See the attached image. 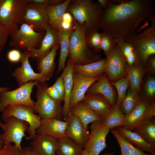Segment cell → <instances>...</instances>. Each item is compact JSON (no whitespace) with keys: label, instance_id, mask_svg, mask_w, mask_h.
I'll return each mask as SVG.
<instances>
[{"label":"cell","instance_id":"cell-1","mask_svg":"<svg viewBox=\"0 0 155 155\" xmlns=\"http://www.w3.org/2000/svg\"><path fill=\"white\" fill-rule=\"evenodd\" d=\"M99 28L109 33L117 41L125 40L146 19L155 20L154 1L131 0L119 4L110 0L104 10Z\"/></svg>","mask_w":155,"mask_h":155},{"label":"cell","instance_id":"cell-2","mask_svg":"<svg viewBox=\"0 0 155 155\" xmlns=\"http://www.w3.org/2000/svg\"><path fill=\"white\" fill-rule=\"evenodd\" d=\"M74 29L71 33L69 39L68 59L74 65H84L99 61V55L91 51L86 41V26L74 19Z\"/></svg>","mask_w":155,"mask_h":155},{"label":"cell","instance_id":"cell-3","mask_svg":"<svg viewBox=\"0 0 155 155\" xmlns=\"http://www.w3.org/2000/svg\"><path fill=\"white\" fill-rule=\"evenodd\" d=\"M104 10L98 3L92 0H71L66 12L70 13L74 19L85 26L87 33L99 29Z\"/></svg>","mask_w":155,"mask_h":155},{"label":"cell","instance_id":"cell-4","mask_svg":"<svg viewBox=\"0 0 155 155\" xmlns=\"http://www.w3.org/2000/svg\"><path fill=\"white\" fill-rule=\"evenodd\" d=\"M151 25L140 33L128 35L125 41L133 47L140 65L144 66L149 57L155 54V20Z\"/></svg>","mask_w":155,"mask_h":155},{"label":"cell","instance_id":"cell-5","mask_svg":"<svg viewBox=\"0 0 155 155\" xmlns=\"http://www.w3.org/2000/svg\"><path fill=\"white\" fill-rule=\"evenodd\" d=\"M36 86V101L33 108L34 113H38L41 119L55 118L60 119L63 115V101L55 100L47 94L46 89L49 86L46 82H39Z\"/></svg>","mask_w":155,"mask_h":155},{"label":"cell","instance_id":"cell-6","mask_svg":"<svg viewBox=\"0 0 155 155\" xmlns=\"http://www.w3.org/2000/svg\"><path fill=\"white\" fill-rule=\"evenodd\" d=\"M45 34V31L37 32L26 24L23 23L20 28L10 35L9 45L24 51L37 49Z\"/></svg>","mask_w":155,"mask_h":155},{"label":"cell","instance_id":"cell-7","mask_svg":"<svg viewBox=\"0 0 155 155\" xmlns=\"http://www.w3.org/2000/svg\"><path fill=\"white\" fill-rule=\"evenodd\" d=\"M38 82L37 81H30L15 90L0 93V112H3L9 105H21L33 109L35 102L31 95L33 88Z\"/></svg>","mask_w":155,"mask_h":155},{"label":"cell","instance_id":"cell-8","mask_svg":"<svg viewBox=\"0 0 155 155\" xmlns=\"http://www.w3.org/2000/svg\"><path fill=\"white\" fill-rule=\"evenodd\" d=\"M35 113L31 108L21 105H9L3 112L1 119L4 121L13 116L26 122L29 125L27 131L29 135L28 140L33 139L36 135V130L40 127L41 119L38 115Z\"/></svg>","mask_w":155,"mask_h":155},{"label":"cell","instance_id":"cell-9","mask_svg":"<svg viewBox=\"0 0 155 155\" xmlns=\"http://www.w3.org/2000/svg\"><path fill=\"white\" fill-rule=\"evenodd\" d=\"M2 123L0 127L3 133L0 135V138L3 145L13 143L14 145L22 149L21 143L24 137L27 140L28 137L26 136L29 125L26 122L14 117H10Z\"/></svg>","mask_w":155,"mask_h":155},{"label":"cell","instance_id":"cell-10","mask_svg":"<svg viewBox=\"0 0 155 155\" xmlns=\"http://www.w3.org/2000/svg\"><path fill=\"white\" fill-rule=\"evenodd\" d=\"M26 0H0V23L7 26L21 25Z\"/></svg>","mask_w":155,"mask_h":155},{"label":"cell","instance_id":"cell-11","mask_svg":"<svg viewBox=\"0 0 155 155\" xmlns=\"http://www.w3.org/2000/svg\"><path fill=\"white\" fill-rule=\"evenodd\" d=\"M90 132L84 148L90 155H99L107 146L106 137L110 129L101 121L91 123Z\"/></svg>","mask_w":155,"mask_h":155},{"label":"cell","instance_id":"cell-12","mask_svg":"<svg viewBox=\"0 0 155 155\" xmlns=\"http://www.w3.org/2000/svg\"><path fill=\"white\" fill-rule=\"evenodd\" d=\"M26 7L23 18V22L37 32L45 31L49 24L46 6L26 0Z\"/></svg>","mask_w":155,"mask_h":155},{"label":"cell","instance_id":"cell-13","mask_svg":"<svg viewBox=\"0 0 155 155\" xmlns=\"http://www.w3.org/2000/svg\"><path fill=\"white\" fill-rule=\"evenodd\" d=\"M125 59L117 45L106 56L104 72L111 83L127 76Z\"/></svg>","mask_w":155,"mask_h":155},{"label":"cell","instance_id":"cell-14","mask_svg":"<svg viewBox=\"0 0 155 155\" xmlns=\"http://www.w3.org/2000/svg\"><path fill=\"white\" fill-rule=\"evenodd\" d=\"M29 51L23 52L20 60L21 66L16 68L11 74L19 87L30 81L44 83L49 80L41 73L34 72L29 63Z\"/></svg>","mask_w":155,"mask_h":155},{"label":"cell","instance_id":"cell-15","mask_svg":"<svg viewBox=\"0 0 155 155\" xmlns=\"http://www.w3.org/2000/svg\"><path fill=\"white\" fill-rule=\"evenodd\" d=\"M45 34L39 49H33L29 52V58L36 59L38 63L51 51L53 47L59 44V32L48 24L45 28Z\"/></svg>","mask_w":155,"mask_h":155},{"label":"cell","instance_id":"cell-16","mask_svg":"<svg viewBox=\"0 0 155 155\" xmlns=\"http://www.w3.org/2000/svg\"><path fill=\"white\" fill-rule=\"evenodd\" d=\"M99 78H88L73 71V85L71 95L70 109L73 106L82 101L88 89Z\"/></svg>","mask_w":155,"mask_h":155},{"label":"cell","instance_id":"cell-17","mask_svg":"<svg viewBox=\"0 0 155 155\" xmlns=\"http://www.w3.org/2000/svg\"><path fill=\"white\" fill-rule=\"evenodd\" d=\"M68 127L67 121H62L55 118L42 119L40 126L36 132L59 139L66 137L65 133Z\"/></svg>","mask_w":155,"mask_h":155},{"label":"cell","instance_id":"cell-18","mask_svg":"<svg viewBox=\"0 0 155 155\" xmlns=\"http://www.w3.org/2000/svg\"><path fill=\"white\" fill-rule=\"evenodd\" d=\"M65 121H67L68 125L65 133L66 136L74 140L84 148L89 134V131L85 129L80 119L70 113Z\"/></svg>","mask_w":155,"mask_h":155},{"label":"cell","instance_id":"cell-19","mask_svg":"<svg viewBox=\"0 0 155 155\" xmlns=\"http://www.w3.org/2000/svg\"><path fill=\"white\" fill-rule=\"evenodd\" d=\"M100 94L109 101L112 107L116 104L117 100L112 85L106 74L104 72L96 82L92 84L86 94Z\"/></svg>","mask_w":155,"mask_h":155},{"label":"cell","instance_id":"cell-20","mask_svg":"<svg viewBox=\"0 0 155 155\" xmlns=\"http://www.w3.org/2000/svg\"><path fill=\"white\" fill-rule=\"evenodd\" d=\"M74 64L68 59L67 65L61 75L62 78L65 89L64 103L63 106V116L65 120L69 113L71 95L73 85Z\"/></svg>","mask_w":155,"mask_h":155},{"label":"cell","instance_id":"cell-21","mask_svg":"<svg viewBox=\"0 0 155 155\" xmlns=\"http://www.w3.org/2000/svg\"><path fill=\"white\" fill-rule=\"evenodd\" d=\"M57 140L46 134L36 133L30 144L31 147L40 155H56Z\"/></svg>","mask_w":155,"mask_h":155},{"label":"cell","instance_id":"cell-22","mask_svg":"<svg viewBox=\"0 0 155 155\" xmlns=\"http://www.w3.org/2000/svg\"><path fill=\"white\" fill-rule=\"evenodd\" d=\"M151 102L141 100L133 110L125 115L122 126L126 130L131 131L134 130L141 123L145 111Z\"/></svg>","mask_w":155,"mask_h":155},{"label":"cell","instance_id":"cell-23","mask_svg":"<svg viewBox=\"0 0 155 155\" xmlns=\"http://www.w3.org/2000/svg\"><path fill=\"white\" fill-rule=\"evenodd\" d=\"M82 101L101 118L112 108L108 100L98 93L86 94Z\"/></svg>","mask_w":155,"mask_h":155},{"label":"cell","instance_id":"cell-24","mask_svg":"<svg viewBox=\"0 0 155 155\" xmlns=\"http://www.w3.org/2000/svg\"><path fill=\"white\" fill-rule=\"evenodd\" d=\"M69 113L77 117L87 130L88 125L92 122L100 120L101 117L95 113L82 101L73 106L70 109Z\"/></svg>","mask_w":155,"mask_h":155},{"label":"cell","instance_id":"cell-25","mask_svg":"<svg viewBox=\"0 0 155 155\" xmlns=\"http://www.w3.org/2000/svg\"><path fill=\"white\" fill-rule=\"evenodd\" d=\"M106 58L84 65H74L73 71L89 78H99L104 72Z\"/></svg>","mask_w":155,"mask_h":155},{"label":"cell","instance_id":"cell-26","mask_svg":"<svg viewBox=\"0 0 155 155\" xmlns=\"http://www.w3.org/2000/svg\"><path fill=\"white\" fill-rule=\"evenodd\" d=\"M59 47V44L54 45L50 52L38 63V71L49 79L53 75L55 67V60Z\"/></svg>","mask_w":155,"mask_h":155},{"label":"cell","instance_id":"cell-27","mask_svg":"<svg viewBox=\"0 0 155 155\" xmlns=\"http://www.w3.org/2000/svg\"><path fill=\"white\" fill-rule=\"evenodd\" d=\"M114 129L125 139L142 151L151 154L155 150L153 149L150 145L136 133L125 129L122 126L115 127Z\"/></svg>","mask_w":155,"mask_h":155},{"label":"cell","instance_id":"cell-28","mask_svg":"<svg viewBox=\"0 0 155 155\" xmlns=\"http://www.w3.org/2000/svg\"><path fill=\"white\" fill-rule=\"evenodd\" d=\"M71 0H65L62 4L57 5H47L46 10L48 23L53 28L59 31L63 15L66 12L68 5Z\"/></svg>","mask_w":155,"mask_h":155},{"label":"cell","instance_id":"cell-29","mask_svg":"<svg viewBox=\"0 0 155 155\" xmlns=\"http://www.w3.org/2000/svg\"><path fill=\"white\" fill-rule=\"evenodd\" d=\"M84 148L72 139L65 137L58 139L56 155H81Z\"/></svg>","mask_w":155,"mask_h":155},{"label":"cell","instance_id":"cell-30","mask_svg":"<svg viewBox=\"0 0 155 155\" xmlns=\"http://www.w3.org/2000/svg\"><path fill=\"white\" fill-rule=\"evenodd\" d=\"M133 132L148 144L151 148L155 150V117L146 123L140 124Z\"/></svg>","mask_w":155,"mask_h":155},{"label":"cell","instance_id":"cell-31","mask_svg":"<svg viewBox=\"0 0 155 155\" xmlns=\"http://www.w3.org/2000/svg\"><path fill=\"white\" fill-rule=\"evenodd\" d=\"M71 31L62 30L59 31L60 51L56 74L59 73L65 67L66 61L69 55V39Z\"/></svg>","mask_w":155,"mask_h":155},{"label":"cell","instance_id":"cell-32","mask_svg":"<svg viewBox=\"0 0 155 155\" xmlns=\"http://www.w3.org/2000/svg\"><path fill=\"white\" fill-rule=\"evenodd\" d=\"M125 69L129 81V86L139 93L142 80L146 72L144 66L139 65L130 67L126 64Z\"/></svg>","mask_w":155,"mask_h":155},{"label":"cell","instance_id":"cell-33","mask_svg":"<svg viewBox=\"0 0 155 155\" xmlns=\"http://www.w3.org/2000/svg\"><path fill=\"white\" fill-rule=\"evenodd\" d=\"M125 115L120 109V106L115 105L110 110L101 118V121L106 126L110 129L122 126Z\"/></svg>","mask_w":155,"mask_h":155},{"label":"cell","instance_id":"cell-34","mask_svg":"<svg viewBox=\"0 0 155 155\" xmlns=\"http://www.w3.org/2000/svg\"><path fill=\"white\" fill-rule=\"evenodd\" d=\"M139 93L136 90L129 86L126 95L120 106V109L124 115H125L130 112L139 103L141 100Z\"/></svg>","mask_w":155,"mask_h":155},{"label":"cell","instance_id":"cell-35","mask_svg":"<svg viewBox=\"0 0 155 155\" xmlns=\"http://www.w3.org/2000/svg\"><path fill=\"white\" fill-rule=\"evenodd\" d=\"M111 132L116 138L120 146L121 151L120 155H151L140 150L123 138L115 129Z\"/></svg>","mask_w":155,"mask_h":155},{"label":"cell","instance_id":"cell-36","mask_svg":"<svg viewBox=\"0 0 155 155\" xmlns=\"http://www.w3.org/2000/svg\"><path fill=\"white\" fill-rule=\"evenodd\" d=\"M118 47L124 57L127 64L130 67L140 65L133 47L125 40L117 41Z\"/></svg>","mask_w":155,"mask_h":155},{"label":"cell","instance_id":"cell-37","mask_svg":"<svg viewBox=\"0 0 155 155\" xmlns=\"http://www.w3.org/2000/svg\"><path fill=\"white\" fill-rule=\"evenodd\" d=\"M111 84L116 88L117 91V99L115 105L121 106V103L126 95L127 89L129 86L130 83L128 77L127 75L114 82L111 83Z\"/></svg>","mask_w":155,"mask_h":155},{"label":"cell","instance_id":"cell-38","mask_svg":"<svg viewBox=\"0 0 155 155\" xmlns=\"http://www.w3.org/2000/svg\"><path fill=\"white\" fill-rule=\"evenodd\" d=\"M99 29H95L86 33V41L90 49L97 53L101 50L100 46L101 35L98 32Z\"/></svg>","mask_w":155,"mask_h":155},{"label":"cell","instance_id":"cell-39","mask_svg":"<svg viewBox=\"0 0 155 155\" xmlns=\"http://www.w3.org/2000/svg\"><path fill=\"white\" fill-rule=\"evenodd\" d=\"M100 33L101 35V49L103 50L107 56L111 50L117 45V41L106 31L102 30Z\"/></svg>","mask_w":155,"mask_h":155},{"label":"cell","instance_id":"cell-40","mask_svg":"<svg viewBox=\"0 0 155 155\" xmlns=\"http://www.w3.org/2000/svg\"><path fill=\"white\" fill-rule=\"evenodd\" d=\"M143 93L140 97L141 100H144L150 102L155 101V78L151 76L146 80L144 84Z\"/></svg>","mask_w":155,"mask_h":155},{"label":"cell","instance_id":"cell-41","mask_svg":"<svg viewBox=\"0 0 155 155\" xmlns=\"http://www.w3.org/2000/svg\"><path fill=\"white\" fill-rule=\"evenodd\" d=\"M19 28L18 25L7 26L0 23V52L5 47L9 36Z\"/></svg>","mask_w":155,"mask_h":155},{"label":"cell","instance_id":"cell-42","mask_svg":"<svg viewBox=\"0 0 155 155\" xmlns=\"http://www.w3.org/2000/svg\"><path fill=\"white\" fill-rule=\"evenodd\" d=\"M22 149L11 143L5 144L0 150V155H20Z\"/></svg>","mask_w":155,"mask_h":155},{"label":"cell","instance_id":"cell-43","mask_svg":"<svg viewBox=\"0 0 155 155\" xmlns=\"http://www.w3.org/2000/svg\"><path fill=\"white\" fill-rule=\"evenodd\" d=\"M155 116V101H154L151 102L147 107L140 124L146 123Z\"/></svg>","mask_w":155,"mask_h":155},{"label":"cell","instance_id":"cell-44","mask_svg":"<svg viewBox=\"0 0 155 155\" xmlns=\"http://www.w3.org/2000/svg\"><path fill=\"white\" fill-rule=\"evenodd\" d=\"M146 72L155 73V55L149 56L144 66Z\"/></svg>","mask_w":155,"mask_h":155},{"label":"cell","instance_id":"cell-45","mask_svg":"<svg viewBox=\"0 0 155 155\" xmlns=\"http://www.w3.org/2000/svg\"><path fill=\"white\" fill-rule=\"evenodd\" d=\"M22 54L17 49H13L8 52L7 57L8 60L12 63H17L20 61Z\"/></svg>","mask_w":155,"mask_h":155},{"label":"cell","instance_id":"cell-46","mask_svg":"<svg viewBox=\"0 0 155 155\" xmlns=\"http://www.w3.org/2000/svg\"><path fill=\"white\" fill-rule=\"evenodd\" d=\"M53 85L57 90L59 94L60 100L62 101H64L65 89L62 78L61 76L58 77Z\"/></svg>","mask_w":155,"mask_h":155},{"label":"cell","instance_id":"cell-47","mask_svg":"<svg viewBox=\"0 0 155 155\" xmlns=\"http://www.w3.org/2000/svg\"><path fill=\"white\" fill-rule=\"evenodd\" d=\"M46 92L53 99L61 100L59 93L56 88L53 85L50 87L49 86L46 89Z\"/></svg>","mask_w":155,"mask_h":155},{"label":"cell","instance_id":"cell-48","mask_svg":"<svg viewBox=\"0 0 155 155\" xmlns=\"http://www.w3.org/2000/svg\"><path fill=\"white\" fill-rule=\"evenodd\" d=\"M20 155H40L32 147L27 146L23 148Z\"/></svg>","mask_w":155,"mask_h":155},{"label":"cell","instance_id":"cell-49","mask_svg":"<svg viewBox=\"0 0 155 155\" xmlns=\"http://www.w3.org/2000/svg\"><path fill=\"white\" fill-rule=\"evenodd\" d=\"M110 0H98V3L101 6L104 10L106 9L109 4Z\"/></svg>","mask_w":155,"mask_h":155},{"label":"cell","instance_id":"cell-50","mask_svg":"<svg viewBox=\"0 0 155 155\" xmlns=\"http://www.w3.org/2000/svg\"><path fill=\"white\" fill-rule=\"evenodd\" d=\"M65 0H49L48 5H57L63 3Z\"/></svg>","mask_w":155,"mask_h":155},{"label":"cell","instance_id":"cell-51","mask_svg":"<svg viewBox=\"0 0 155 155\" xmlns=\"http://www.w3.org/2000/svg\"><path fill=\"white\" fill-rule=\"evenodd\" d=\"M30 1L36 3L47 6L48 5L49 0H30Z\"/></svg>","mask_w":155,"mask_h":155},{"label":"cell","instance_id":"cell-52","mask_svg":"<svg viewBox=\"0 0 155 155\" xmlns=\"http://www.w3.org/2000/svg\"><path fill=\"white\" fill-rule=\"evenodd\" d=\"M111 2L114 4H119L127 1L126 0H110Z\"/></svg>","mask_w":155,"mask_h":155},{"label":"cell","instance_id":"cell-53","mask_svg":"<svg viewBox=\"0 0 155 155\" xmlns=\"http://www.w3.org/2000/svg\"><path fill=\"white\" fill-rule=\"evenodd\" d=\"M10 89L9 87H0V93L6 91H8Z\"/></svg>","mask_w":155,"mask_h":155},{"label":"cell","instance_id":"cell-54","mask_svg":"<svg viewBox=\"0 0 155 155\" xmlns=\"http://www.w3.org/2000/svg\"><path fill=\"white\" fill-rule=\"evenodd\" d=\"M2 123V122H1V120L0 119V127ZM3 144L0 138V150L3 147Z\"/></svg>","mask_w":155,"mask_h":155},{"label":"cell","instance_id":"cell-55","mask_svg":"<svg viewBox=\"0 0 155 155\" xmlns=\"http://www.w3.org/2000/svg\"><path fill=\"white\" fill-rule=\"evenodd\" d=\"M81 155H90L85 149H84V150L82 152Z\"/></svg>","mask_w":155,"mask_h":155},{"label":"cell","instance_id":"cell-56","mask_svg":"<svg viewBox=\"0 0 155 155\" xmlns=\"http://www.w3.org/2000/svg\"><path fill=\"white\" fill-rule=\"evenodd\" d=\"M102 155H114L113 153V152L108 153H104L102 154Z\"/></svg>","mask_w":155,"mask_h":155},{"label":"cell","instance_id":"cell-57","mask_svg":"<svg viewBox=\"0 0 155 155\" xmlns=\"http://www.w3.org/2000/svg\"><path fill=\"white\" fill-rule=\"evenodd\" d=\"M151 155H155V150L151 154Z\"/></svg>","mask_w":155,"mask_h":155}]
</instances>
